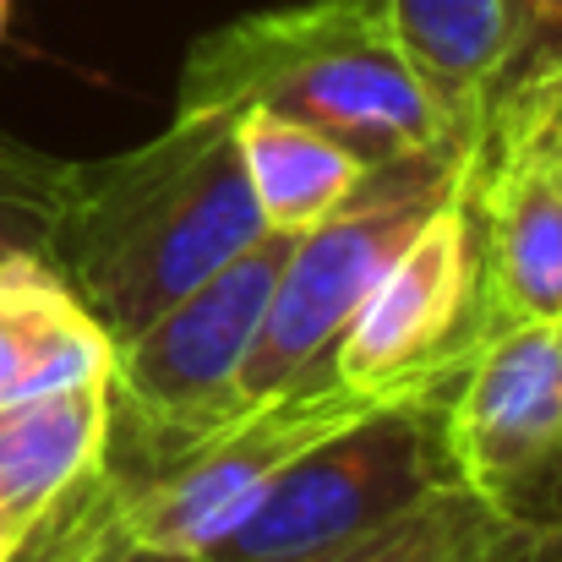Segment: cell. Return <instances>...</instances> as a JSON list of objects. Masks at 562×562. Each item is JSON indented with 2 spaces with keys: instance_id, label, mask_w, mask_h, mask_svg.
Listing matches in <instances>:
<instances>
[{
  "instance_id": "6da1fadb",
  "label": "cell",
  "mask_w": 562,
  "mask_h": 562,
  "mask_svg": "<svg viewBox=\"0 0 562 562\" xmlns=\"http://www.w3.org/2000/svg\"><path fill=\"white\" fill-rule=\"evenodd\" d=\"M268 235L235 121L176 110V121L110 159L38 165L33 251L71 284L115 345L213 279Z\"/></svg>"
},
{
  "instance_id": "7a4b0ae2",
  "label": "cell",
  "mask_w": 562,
  "mask_h": 562,
  "mask_svg": "<svg viewBox=\"0 0 562 562\" xmlns=\"http://www.w3.org/2000/svg\"><path fill=\"white\" fill-rule=\"evenodd\" d=\"M176 110H273L339 137L367 165L475 137L415 77L372 0H295L202 33L181 66Z\"/></svg>"
},
{
  "instance_id": "3957f363",
  "label": "cell",
  "mask_w": 562,
  "mask_h": 562,
  "mask_svg": "<svg viewBox=\"0 0 562 562\" xmlns=\"http://www.w3.org/2000/svg\"><path fill=\"white\" fill-rule=\"evenodd\" d=\"M382 404L393 398L361 393L339 372H323L295 387H279L268 398H251L240 415L213 426L202 442H191L187 453H176L143 481H121L110 470V486L99 503L104 552L115 558L126 547H148V552L202 558L262 503V492L301 453H312L323 437L356 426Z\"/></svg>"
},
{
  "instance_id": "277c9868",
  "label": "cell",
  "mask_w": 562,
  "mask_h": 562,
  "mask_svg": "<svg viewBox=\"0 0 562 562\" xmlns=\"http://www.w3.org/2000/svg\"><path fill=\"white\" fill-rule=\"evenodd\" d=\"M470 143L372 165V176L339 213H328L323 224L295 235L284 273L273 284L262 334L251 345V361L240 372L246 404L268 398L279 387H295L306 376L334 372V345L345 339V328L361 312V301L372 295V284L393 268V257L409 246L420 218L459 181Z\"/></svg>"
},
{
  "instance_id": "5b68a950",
  "label": "cell",
  "mask_w": 562,
  "mask_h": 562,
  "mask_svg": "<svg viewBox=\"0 0 562 562\" xmlns=\"http://www.w3.org/2000/svg\"><path fill=\"white\" fill-rule=\"evenodd\" d=\"M295 235L268 229L257 246H246L235 262H224L213 279L187 290L176 306H165L143 334L115 345L110 404L115 426L110 437H126L137 459L154 470L202 442L213 426L246 409L240 372L251 361V345L262 334L273 284L284 273ZM143 470V475H154ZM137 475V481H143Z\"/></svg>"
},
{
  "instance_id": "8992f818",
  "label": "cell",
  "mask_w": 562,
  "mask_h": 562,
  "mask_svg": "<svg viewBox=\"0 0 562 562\" xmlns=\"http://www.w3.org/2000/svg\"><path fill=\"white\" fill-rule=\"evenodd\" d=\"M442 404L448 387L393 398L356 426L323 437L262 492V503L224 541L202 552V562H306L387 530L393 519L453 486Z\"/></svg>"
},
{
  "instance_id": "52a82bcc",
  "label": "cell",
  "mask_w": 562,
  "mask_h": 562,
  "mask_svg": "<svg viewBox=\"0 0 562 562\" xmlns=\"http://www.w3.org/2000/svg\"><path fill=\"white\" fill-rule=\"evenodd\" d=\"M475 154V143H470ZM492 328L486 317V262L470 159L442 202L420 218L409 246L372 284L345 339L334 345V372L361 393H442L453 387L475 339Z\"/></svg>"
},
{
  "instance_id": "ba28073f",
  "label": "cell",
  "mask_w": 562,
  "mask_h": 562,
  "mask_svg": "<svg viewBox=\"0 0 562 562\" xmlns=\"http://www.w3.org/2000/svg\"><path fill=\"white\" fill-rule=\"evenodd\" d=\"M442 448L497 530L547 514L562 486V317H514L475 339L442 404Z\"/></svg>"
},
{
  "instance_id": "9c48e42d",
  "label": "cell",
  "mask_w": 562,
  "mask_h": 562,
  "mask_svg": "<svg viewBox=\"0 0 562 562\" xmlns=\"http://www.w3.org/2000/svg\"><path fill=\"white\" fill-rule=\"evenodd\" d=\"M470 191L486 262V317H562V93L508 88L475 126Z\"/></svg>"
},
{
  "instance_id": "30bf717a",
  "label": "cell",
  "mask_w": 562,
  "mask_h": 562,
  "mask_svg": "<svg viewBox=\"0 0 562 562\" xmlns=\"http://www.w3.org/2000/svg\"><path fill=\"white\" fill-rule=\"evenodd\" d=\"M110 426V376L0 404V508L16 519L22 541L104 475Z\"/></svg>"
},
{
  "instance_id": "8fae6325",
  "label": "cell",
  "mask_w": 562,
  "mask_h": 562,
  "mask_svg": "<svg viewBox=\"0 0 562 562\" xmlns=\"http://www.w3.org/2000/svg\"><path fill=\"white\" fill-rule=\"evenodd\" d=\"M382 27L437 93V104L475 132L508 82L525 0H372Z\"/></svg>"
},
{
  "instance_id": "7c38bea8",
  "label": "cell",
  "mask_w": 562,
  "mask_h": 562,
  "mask_svg": "<svg viewBox=\"0 0 562 562\" xmlns=\"http://www.w3.org/2000/svg\"><path fill=\"white\" fill-rule=\"evenodd\" d=\"M115 372V339L27 246L0 251V404Z\"/></svg>"
},
{
  "instance_id": "4fadbf2b",
  "label": "cell",
  "mask_w": 562,
  "mask_h": 562,
  "mask_svg": "<svg viewBox=\"0 0 562 562\" xmlns=\"http://www.w3.org/2000/svg\"><path fill=\"white\" fill-rule=\"evenodd\" d=\"M229 121H235V148H240L246 181L268 229L301 235L323 224L372 176V165L356 148H345L339 137L306 121H290L273 110H240Z\"/></svg>"
},
{
  "instance_id": "5bb4252c",
  "label": "cell",
  "mask_w": 562,
  "mask_h": 562,
  "mask_svg": "<svg viewBox=\"0 0 562 562\" xmlns=\"http://www.w3.org/2000/svg\"><path fill=\"white\" fill-rule=\"evenodd\" d=\"M492 525L497 519L453 481L420 508H409L404 519H393L387 530L306 562H486Z\"/></svg>"
},
{
  "instance_id": "9a60e30c",
  "label": "cell",
  "mask_w": 562,
  "mask_h": 562,
  "mask_svg": "<svg viewBox=\"0 0 562 562\" xmlns=\"http://www.w3.org/2000/svg\"><path fill=\"white\" fill-rule=\"evenodd\" d=\"M541 77H562V0H525V27H519V49H514L503 93L519 82H541Z\"/></svg>"
},
{
  "instance_id": "2e32d148",
  "label": "cell",
  "mask_w": 562,
  "mask_h": 562,
  "mask_svg": "<svg viewBox=\"0 0 562 562\" xmlns=\"http://www.w3.org/2000/svg\"><path fill=\"white\" fill-rule=\"evenodd\" d=\"M33 218H38V165L27 154H0V251L27 246L33 251Z\"/></svg>"
},
{
  "instance_id": "e0dca14e",
  "label": "cell",
  "mask_w": 562,
  "mask_h": 562,
  "mask_svg": "<svg viewBox=\"0 0 562 562\" xmlns=\"http://www.w3.org/2000/svg\"><path fill=\"white\" fill-rule=\"evenodd\" d=\"M486 562H562V486H558V497L547 503L541 519L514 525V530H497L492 525Z\"/></svg>"
},
{
  "instance_id": "ac0fdd59",
  "label": "cell",
  "mask_w": 562,
  "mask_h": 562,
  "mask_svg": "<svg viewBox=\"0 0 562 562\" xmlns=\"http://www.w3.org/2000/svg\"><path fill=\"white\" fill-rule=\"evenodd\" d=\"M104 562H202V558H187V552H148V547H126V552H115V558Z\"/></svg>"
},
{
  "instance_id": "d6986e66",
  "label": "cell",
  "mask_w": 562,
  "mask_h": 562,
  "mask_svg": "<svg viewBox=\"0 0 562 562\" xmlns=\"http://www.w3.org/2000/svg\"><path fill=\"white\" fill-rule=\"evenodd\" d=\"M16 547H22V530H16V519L0 508V562L16 558Z\"/></svg>"
},
{
  "instance_id": "ffe728a7",
  "label": "cell",
  "mask_w": 562,
  "mask_h": 562,
  "mask_svg": "<svg viewBox=\"0 0 562 562\" xmlns=\"http://www.w3.org/2000/svg\"><path fill=\"white\" fill-rule=\"evenodd\" d=\"M5 27H11V0H0V38H5Z\"/></svg>"
},
{
  "instance_id": "44dd1931",
  "label": "cell",
  "mask_w": 562,
  "mask_h": 562,
  "mask_svg": "<svg viewBox=\"0 0 562 562\" xmlns=\"http://www.w3.org/2000/svg\"><path fill=\"white\" fill-rule=\"evenodd\" d=\"M558 93H562V77H558Z\"/></svg>"
}]
</instances>
